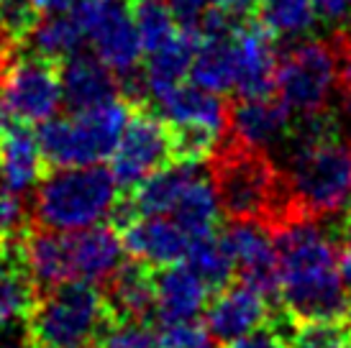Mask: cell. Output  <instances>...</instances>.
<instances>
[{
	"mask_svg": "<svg viewBox=\"0 0 351 348\" xmlns=\"http://www.w3.org/2000/svg\"><path fill=\"white\" fill-rule=\"evenodd\" d=\"M0 3H3V0H0Z\"/></svg>",
	"mask_w": 351,
	"mask_h": 348,
	"instance_id": "ee69618b",
	"label": "cell"
},
{
	"mask_svg": "<svg viewBox=\"0 0 351 348\" xmlns=\"http://www.w3.org/2000/svg\"><path fill=\"white\" fill-rule=\"evenodd\" d=\"M210 290L205 282L190 269L187 261H175L167 266H154V297H156V323H182L197 318L205 308Z\"/></svg>",
	"mask_w": 351,
	"mask_h": 348,
	"instance_id": "44dd1931",
	"label": "cell"
},
{
	"mask_svg": "<svg viewBox=\"0 0 351 348\" xmlns=\"http://www.w3.org/2000/svg\"><path fill=\"white\" fill-rule=\"evenodd\" d=\"M154 348H221L218 338L208 330L200 320H182L162 325L159 336L154 340Z\"/></svg>",
	"mask_w": 351,
	"mask_h": 348,
	"instance_id": "f546056e",
	"label": "cell"
},
{
	"mask_svg": "<svg viewBox=\"0 0 351 348\" xmlns=\"http://www.w3.org/2000/svg\"><path fill=\"white\" fill-rule=\"evenodd\" d=\"M218 203L228 221H259L269 225L280 192V166L269 151L223 138L208 159Z\"/></svg>",
	"mask_w": 351,
	"mask_h": 348,
	"instance_id": "5b68a950",
	"label": "cell"
},
{
	"mask_svg": "<svg viewBox=\"0 0 351 348\" xmlns=\"http://www.w3.org/2000/svg\"><path fill=\"white\" fill-rule=\"evenodd\" d=\"M3 97L13 121L44 123L54 118L62 100V62L21 51L3 77Z\"/></svg>",
	"mask_w": 351,
	"mask_h": 348,
	"instance_id": "9c48e42d",
	"label": "cell"
},
{
	"mask_svg": "<svg viewBox=\"0 0 351 348\" xmlns=\"http://www.w3.org/2000/svg\"><path fill=\"white\" fill-rule=\"evenodd\" d=\"M116 323L103 290L93 282H67L39 292L29 330L44 348H95Z\"/></svg>",
	"mask_w": 351,
	"mask_h": 348,
	"instance_id": "277c9868",
	"label": "cell"
},
{
	"mask_svg": "<svg viewBox=\"0 0 351 348\" xmlns=\"http://www.w3.org/2000/svg\"><path fill=\"white\" fill-rule=\"evenodd\" d=\"M169 218L190 236V241L221 231L223 210H221V203H218V195H215L213 179H210L208 169H203L182 190L175 208L169 210Z\"/></svg>",
	"mask_w": 351,
	"mask_h": 348,
	"instance_id": "7402d4cb",
	"label": "cell"
},
{
	"mask_svg": "<svg viewBox=\"0 0 351 348\" xmlns=\"http://www.w3.org/2000/svg\"><path fill=\"white\" fill-rule=\"evenodd\" d=\"M26 225H29V208L23 205L19 195L5 190L0 182V241L23 231Z\"/></svg>",
	"mask_w": 351,
	"mask_h": 348,
	"instance_id": "836d02e7",
	"label": "cell"
},
{
	"mask_svg": "<svg viewBox=\"0 0 351 348\" xmlns=\"http://www.w3.org/2000/svg\"><path fill=\"white\" fill-rule=\"evenodd\" d=\"M293 116L295 113L280 97H236L231 100L228 131L223 138L259 151H277L290 134Z\"/></svg>",
	"mask_w": 351,
	"mask_h": 348,
	"instance_id": "7c38bea8",
	"label": "cell"
},
{
	"mask_svg": "<svg viewBox=\"0 0 351 348\" xmlns=\"http://www.w3.org/2000/svg\"><path fill=\"white\" fill-rule=\"evenodd\" d=\"M85 39L88 36H85V29L75 8L54 10V13H41L34 29L29 31V36L21 41V51L64 62L67 57L77 54Z\"/></svg>",
	"mask_w": 351,
	"mask_h": 348,
	"instance_id": "cb8c5ba5",
	"label": "cell"
},
{
	"mask_svg": "<svg viewBox=\"0 0 351 348\" xmlns=\"http://www.w3.org/2000/svg\"><path fill=\"white\" fill-rule=\"evenodd\" d=\"M280 261V297L295 318H351V295L341 279V228L326 221H295L272 231Z\"/></svg>",
	"mask_w": 351,
	"mask_h": 348,
	"instance_id": "6da1fadb",
	"label": "cell"
},
{
	"mask_svg": "<svg viewBox=\"0 0 351 348\" xmlns=\"http://www.w3.org/2000/svg\"><path fill=\"white\" fill-rule=\"evenodd\" d=\"M72 8L93 44V51L116 75H126L138 67L144 49L128 0H77Z\"/></svg>",
	"mask_w": 351,
	"mask_h": 348,
	"instance_id": "30bf717a",
	"label": "cell"
},
{
	"mask_svg": "<svg viewBox=\"0 0 351 348\" xmlns=\"http://www.w3.org/2000/svg\"><path fill=\"white\" fill-rule=\"evenodd\" d=\"M8 105H5V97H3V87H0V134L8 128Z\"/></svg>",
	"mask_w": 351,
	"mask_h": 348,
	"instance_id": "7bdbcfd3",
	"label": "cell"
},
{
	"mask_svg": "<svg viewBox=\"0 0 351 348\" xmlns=\"http://www.w3.org/2000/svg\"><path fill=\"white\" fill-rule=\"evenodd\" d=\"M108 300V308L116 320H136V323H156L154 297V266L147 261L128 256L118 264L98 284Z\"/></svg>",
	"mask_w": 351,
	"mask_h": 348,
	"instance_id": "2e32d148",
	"label": "cell"
},
{
	"mask_svg": "<svg viewBox=\"0 0 351 348\" xmlns=\"http://www.w3.org/2000/svg\"><path fill=\"white\" fill-rule=\"evenodd\" d=\"M41 10L34 0H3L0 3V29L8 34L13 41H23L39 21Z\"/></svg>",
	"mask_w": 351,
	"mask_h": 348,
	"instance_id": "1f68e13d",
	"label": "cell"
},
{
	"mask_svg": "<svg viewBox=\"0 0 351 348\" xmlns=\"http://www.w3.org/2000/svg\"><path fill=\"white\" fill-rule=\"evenodd\" d=\"M131 116L123 97L106 105L80 110L67 118H49L36 131L41 154L51 166L100 164L116 151V144Z\"/></svg>",
	"mask_w": 351,
	"mask_h": 348,
	"instance_id": "8992f818",
	"label": "cell"
},
{
	"mask_svg": "<svg viewBox=\"0 0 351 348\" xmlns=\"http://www.w3.org/2000/svg\"><path fill=\"white\" fill-rule=\"evenodd\" d=\"M254 18L272 34L274 39H300L315 29L313 0H259Z\"/></svg>",
	"mask_w": 351,
	"mask_h": 348,
	"instance_id": "83f0119b",
	"label": "cell"
},
{
	"mask_svg": "<svg viewBox=\"0 0 351 348\" xmlns=\"http://www.w3.org/2000/svg\"><path fill=\"white\" fill-rule=\"evenodd\" d=\"M333 36H336V41H339V47H341L343 54L351 57V18L346 21L343 26H339V29L333 31Z\"/></svg>",
	"mask_w": 351,
	"mask_h": 348,
	"instance_id": "60d3db41",
	"label": "cell"
},
{
	"mask_svg": "<svg viewBox=\"0 0 351 348\" xmlns=\"http://www.w3.org/2000/svg\"><path fill=\"white\" fill-rule=\"evenodd\" d=\"M31 338L29 320H16V323H5L0 325V348H34Z\"/></svg>",
	"mask_w": 351,
	"mask_h": 348,
	"instance_id": "74e56055",
	"label": "cell"
},
{
	"mask_svg": "<svg viewBox=\"0 0 351 348\" xmlns=\"http://www.w3.org/2000/svg\"><path fill=\"white\" fill-rule=\"evenodd\" d=\"M221 236L236 261V279L246 282L272 308H282L272 231L259 221H228V225H221Z\"/></svg>",
	"mask_w": 351,
	"mask_h": 348,
	"instance_id": "8fae6325",
	"label": "cell"
},
{
	"mask_svg": "<svg viewBox=\"0 0 351 348\" xmlns=\"http://www.w3.org/2000/svg\"><path fill=\"white\" fill-rule=\"evenodd\" d=\"M149 105L154 108L167 123L177 126H203L210 128L223 138L228 131V110L231 100H223V95L210 92L200 85H175L152 97Z\"/></svg>",
	"mask_w": 351,
	"mask_h": 348,
	"instance_id": "ac0fdd59",
	"label": "cell"
},
{
	"mask_svg": "<svg viewBox=\"0 0 351 348\" xmlns=\"http://www.w3.org/2000/svg\"><path fill=\"white\" fill-rule=\"evenodd\" d=\"M154 330L149 323L116 320L95 348H154Z\"/></svg>",
	"mask_w": 351,
	"mask_h": 348,
	"instance_id": "4dcf8cb0",
	"label": "cell"
},
{
	"mask_svg": "<svg viewBox=\"0 0 351 348\" xmlns=\"http://www.w3.org/2000/svg\"><path fill=\"white\" fill-rule=\"evenodd\" d=\"M110 159V172L121 192L172 164V134L167 121L152 105H131L128 123Z\"/></svg>",
	"mask_w": 351,
	"mask_h": 348,
	"instance_id": "ba28073f",
	"label": "cell"
},
{
	"mask_svg": "<svg viewBox=\"0 0 351 348\" xmlns=\"http://www.w3.org/2000/svg\"><path fill=\"white\" fill-rule=\"evenodd\" d=\"M118 97V75L98 54L77 51L62 62V100L69 113L106 105Z\"/></svg>",
	"mask_w": 351,
	"mask_h": 348,
	"instance_id": "d6986e66",
	"label": "cell"
},
{
	"mask_svg": "<svg viewBox=\"0 0 351 348\" xmlns=\"http://www.w3.org/2000/svg\"><path fill=\"white\" fill-rule=\"evenodd\" d=\"M34 3L41 13H54V10H69L77 0H34Z\"/></svg>",
	"mask_w": 351,
	"mask_h": 348,
	"instance_id": "ab89813d",
	"label": "cell"
},
{
	"mask_svg": "<svg viewBox=\"0 0 351 348\" xmlns=\"http://www.w3.org/2000/svg\"><path fill=\"white\" fill-rule=\"evenodd\" d=\"M313 5H315L318 18L336 29L351 18V0H313Z\"/></svg>",
	"mask_w": 351,
	"mask_h": 348,
	"instance_id": "8d00e7d4",
	"label": "cell"
},
{
	"mask_svg": "<svg viewBox=\"0 0 351 348\" xmlns=\"http://www.w3.org/2000/svg\"><path fill=\"white\" fill-rule=\"evenodd\" d=\"M272 310V305L246 282L234 279L223 290L213 292V297L205 302V325L218 338V343H228L262 328Z\"/></svg>",
	"mask_w": 351,
	"mask_h": 348,
	"instance_id": "9a60e30c",
	"label": "cell"
},
{
	"mask_svg": "<svg viewBox=\"0 0 351 348\" xmlns=\"http://www.w3.org/2000/svg\"><path fill=\"white\" fill-rule=\"evenodd\" d=\"M236 47H234V31L223 36H210L203 39L200 49L193 62V82L210 92L226 95L236 87Z\"/></svg>",
	"mask_w": 351,
	"mask_h": 348,
	"instance_id": "484cf974",
	"label": "cell"
},
{
	"mask_svg": "<svg viewBox=\"0 0 351 348\" xmlns=\"http://www.w3.org/2000/svg\"><path fill=\"white\" fill-rule=\"evenodd\" d=\"M267 323L290 348H351V318H295L274 308Z\"/></svg>",
	"mask_w": 351,
	"mask_h": 348,
	"instance_id": "603a6c76",
	"label": "cell"
},
{
	"mask_svg": "<svg viewBox=\"0 0 351 348\" xmlns=\"http://www.w3.org/2000/svg\"><path fill=\"white\" fill-rule=\"evenodd\" d=\"M223 348H290V346H287V340H285L269 323H264L262 328H256V330H252V333H246V336H239V338L228 340Z\"/></svg>",
	"mask_w": 351,
	"mask_h": 348,
	"instance_id": "d590c367",
	"label": "cell"
},
{
	"mask_svg": "<svg viewBox=\"0 0 351 348\" xmlns=\"http://www.w3.org/2000/svg\"><path fill=\"white\" fill-rule=\"evenodd\" d=\"M121 187L103 164L51 166L34 187L29 223L36 228L80 231L110 218Z\"/></svg>",
	"mask_w": 351,
	"mask_h": 348,
	"instance_id": "3957f363",
	"label": "cell"
},
{
	"mask_svg": "<svg viewBox=\"0 0 351 348\" xmlns=\"http://www.w3.org/2000/svg\"><path fill=\"white\" fill-rule=\"evenodd\" d=\"M49 164L41 154L39 136L31 131L29 123L13 121L0 134V182L19 197L26 195L41 182Z\"/></svg>",
	"mask_w": 351,
	"mask_h": 348,
	"instance_id": "ffe728a7",
	"label": "cell"
},
{
	"mask_svg": "<svg viewBox=\"0 0 351 348\" xmlns=\"http://www.w3.org/2000/svg\"><path fill=\"white\" fill-rule=\"evenodd\" d=\"M64 243V266L69 282H93L100 284L110 271L123 261V241L118 231L108 225H90L80 231H62Z\"/></svg>",
	"mask_w": 351,
	"mask_h": 348,
	"instance_id": "5bb4252c",
	"label": "cell"
},
{
	"mask_svg": "<svg viewBox=\"0 0 351 348\" xmlns=\"http://www.w3.org/2000/svg\"><path fill=\"white\" fill-rule=\"evenodd\" d=\"M236 47V95L269 97L277 75V39L256 18H244L234 26Z\"/></svg>",
	"mask_w": 351,
	"mask_h": 348,
	"instance_id": "4fadbf2b",
	"label": "cell"
},
{
	"mask_svg": "<svg viewBox=\"0 0 351 348\" xmlns=\"http://www.w3.org/2000/svg\"><path fill=\"white\" fill-rule=\"evenodd\" d=\"M343 51L336 36L328 39H290L277 47L274 92L293 113H315L331 108L336 95Z\"/></svg>",
	"mask_w": 351,
	"mask_h": 348,
	"instance_id": "52a82bcc",
	"label": "cell"
},
{
	"mask_svg": "<svg viewBox=\"0 0 351 348\" xmlns=\"http://www.w3.org/2000/svg\"><path fill=\"white\" fill-rule=\"evenodd\" d=\"M200 44H203L200 34L180 29L165 47H159L156 51L149 54V62L144 67L149 85V103H152V97H156L169 87L180 85L185 79V75L193 69Z\"/></svg>",
	"mask_w": 351,
	"mask_h": 348,
	"instance_id": "d4e9b609",
	"label": "cell"
},
{
	"mask_svg": "<svg viewBox=\"0 0 351 348\" xmlns=\"http://www.w3.org/2000/svg\"><path fill=\"white\" fill-rule=\"evenodd\" d=\"M118 236L128 256L147 261L149 266L185 261L190 249V236L165 215H136L118 228Z\"/></svg>",
	"mask_w": 351,
	"mask_h": 348,
	"instance_id": "e0dca14e",
	"label": "cell"
},
{
	"mask_svg": "<svg viewBox=\"0 0 351 348\" xmlns=\"http://www.w3.org/2000/svg\"><path fill=\"white\" fill-rule=\"evenodd\" d=\"M141 49L152 54L177 34V23L167 0H128Z\"/></svg>",
	"mask_w": 351,
	"mask_h": 348,
	"instance_id": "f1b7e54d",
	"label": "cell"
},
{
	"mask_svg": "<svg viewBox=\"0 0 351 348\" xmlns=\"http://www.w3.org/2000/svg\"><path fill=\"white\" fill-rule=\"evenodd\" d=\"M185 261L190 264V269L205 282L210 295L223 290L226 284H231L236 279V261L228 251L221 231L203 236V238H193Z\"/></svg>",
	"mask_w": 351,
	"mask_h": 348,
	"instance_id": "4316f807",
	"label": "cell"
},
{
	"mask_svg": "<svg viewBox=\"0 0 351 348\" xmlns=\"http://www.w3.org/2000/svg\"><path fill=\"white\" fill-rule=\"evenodd\" d=\"M336 97H339V123H341V134L351 141V57L343 54L341 72H339V85H336Z\"/></svg>",
	"mask_w": 351,
	"mask_h": 348,
	"instance_id": "e575fe53",
	"label": "cell"
},
{
	"mask_svg": "<svg viewBox=\"0 0 351 348\" xmlns=\"http://www.w3.org/2000/svg\"><path fill=\"white\" fill-rule=\"evenodd\" d=\"M280 192L269 231L295 221H328L351 203V141L346 136L277 151Z\"/></svg>",
	"mask_w": 351,
	"mask_h": 348,
	"instance_id": "7a4b0ae2",
	"label": "cell"
},
{
	"mask_svg": "<svg viewBox=\"0 0 351 348\" xmlns=\"http://www.w3.org/2000/svg\"><path fill=\"white\" fill-rule=\"evenodd\" d=\"M167 5L175 16V23L182 31H193L203 36V26L208 16L213 13V0H167Z\"/></svg>",
	"mask_w": 351,
	"mask_h": 348,
	"instance_id": "d6a6232c",
	"label": "cell"
},
{
	"mask_svg": "<svg viewBox=\"0 0 351 348\" xmlns=\"http://www.w3.org/2000/svg\"><path fill=\"white\" fill-rule=\"evenodd\" d=\"M339 228H341V241L343 243H351V203H349V208L343 210Z\"/></svg>",
	"mask_w": 351,
	"mask_h": 348,
	"instance_id": "b9f144b4",
	"label": "cell"
},
{
	"mask_svg": "<svg viewBox=\"0 0 351 348\" xmlns=\"http://www.w3.org/2000/svg\"><path fill=\"white\" fill-rule=\"evenodd\" d=\"M213 3L215 8H221L228 18L234 21L252 18L254 13H256V5H259V0H213Z\"/></svg>",
	"mask_w": 351,
	"mask_h": 348,
	"instance_id": "f35d334b",
	"label": "cell"
}]
</instances>
